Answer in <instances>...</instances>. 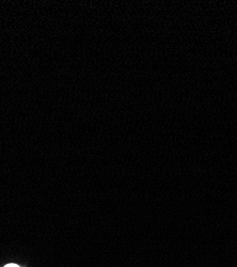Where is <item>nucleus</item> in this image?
<instances>
[{
  "mask_svg": "<svg viewBox=\"0 0 237 267\" xmlns=\"http://www.w3.org/2000/svg\"><path fill=\"white\" fill-rule=\"evenodd\" d=\"M5 267H18V266L15 265V264H9V265H6Z\"/></svg>",
  "mask_w": 237,
  "mask_h": 267,
  "instance_id": "1",
  "label": "nucleus"
}]
</instances>
